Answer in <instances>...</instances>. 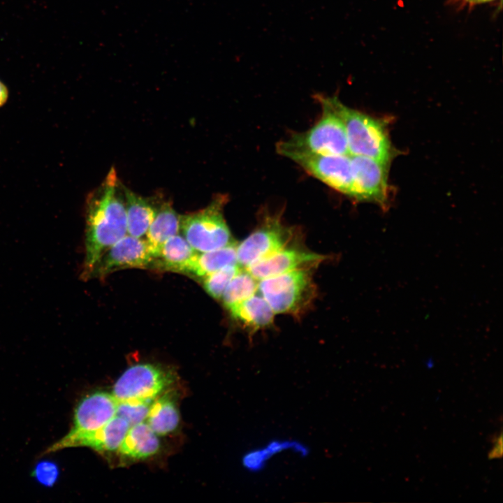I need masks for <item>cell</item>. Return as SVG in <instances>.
<instances>
[{
	"instance_id": "obj_1",
	"label": "cell",
	"mask_w": 503,
	"mask_h": 503,
	"mask_svg": "<svg viewBox=\"0 0 503 503\" xmlns=\"http://www.w3.org/2000/svg\"><path fill=\"white\" fill-rule=\"evenodd\" d=\"M126 215L123 185L112 168L88 201L85 277H89L102 255L126 235Z\"/></svg>"
},
{
	"instance_id": "obj_2",
	"label": "cell",
	"mask_w": 503,
	"mask_h": 503,
	"mask_svg": "<svg viewBox=\"0 0 503 503\" xmlns=\"http://www.w3.org/2000/svg\"><path fill=\"white\" fill-rule=\"evenodd\" d=\"M320 105L329 108L342 121L350 155L371 157L388 163L393 150L385 123L343 104L335 96H316Z\"/></svg>"
},
{
	"instance_id": "obj_3",
	"label": "cell",
	"mask_w": 503,
	"mask_h": 503,
	"mask_svg": "<svg viewBox=\"0 0 503 503\" xmlns=\"http://www.w3.org/2000/svg\"><path fill=\"white\" fill-rule=\"evenodd\" d=\"M320 119L308 130L292 134L277 145V152L291 159L299 154H349L347 136L340 119L327 106L321 105Z\"/></svg>"
},
{
	"instance_id": "obj_4",
	"label": "cell",
	"mask_w": 503,
	"mask_h": 503,
	"mask_svg": "<svg viewBox=\"0 0 503 503\" xmlns=\"http://www.w3.org/2000/svg\"><path fill=\"white\" fill-rule=\"evenodd\" d=\"M227 201V196L219 194L205 208L181 216L180 229L195 251H212L233 242L224 217Z\"/></svg>"
},
{
	"instance_id": "obj_5",
	"label": "cell",
	"mask_w": 503,
	"mask_h": 503,
	"mask_svg": "<svg viewBox=\"0 0 503 503\" xmlns=\"http://www.w3.org/2000/svg\"><path fill=\"white\" fill-rule=\"evenodd\" d=\"M258 291L275 314H296L311 301L314 289L311 274L302 268L258 281Z\"/></svg>"
},
{
	"instance_id": "obj_6",
	"label": "cell",
	"mask_w": 503,
	"mask_h": 503,
	"mask_svg": "<svg viewBox=\"0 0 503 503\" xmlns=\"http://www.w3.org/2000/svg\"><path fill=\"white\" fill-rule=\"evenodd\" d=\"M170 373L152 363L127 368L115 383L112 394L119 401L153 402L172 384Z\"/></svg>"
},
{
	"instance_id": "obj_7",
	"label": "cell",
	"mask_w": 503,
	"mask_h": 503,
	"mask_svg": "<svg viewBox=\"0 0 503 503\" xmlns=\"http://www.w3.org/2000/svg\"><path fill=\"white\" fill-rule=\"evenodd\" d=\"M292 236L277 215H265L257 228L236 245L238 264L247 268L254 263L289 245Z\"/></svg>"
},
{
	"instance_id": "obj_8",
	"label": "cell",
	"mask_w": 503,
	"mask_h": 503,
	"mask_svg": "<svg viewBox=\"0 0 503 503\" xmlns=\"http://www.w3.org/2000/svg\"><path fill=\"white\" fill-rule=\"evenodd\" d=\"M117 400L112 393L96 391L87 395L75 408L69 432L48 447L45 453L58 451L67 442L101 428L117 415Z\"/></svg>"
},
{
	"instance_id": "obj_9",
	"label": "cell",
	"mask_w": 503,
	"mask_h": 503,
	"mask_svg": "<svg viewBox=\"0 0 503 503\" xmlns=\"http://www.w3.org/2000/svg\"><path fill=\"white\" fill-rule=\"evenodd\" d=\"M353 198L388 207V163L358 155H350Z\"/></svg>"
},
{
	"instance_id": "obj_10",
	"label": "cell",
	"mask_w": 503,
	"mask_h": 503,
	"mask_svg": "<svg viewBox=\"0 0 503 503\" xmlns=\"http://www.w3.org/2000/svg\"><path fill=\"white\" fill-rule=\"evenodd\" d=\"M154 256L147 241L126 235L112 245L100 258L90 277L105 278L125 268H152Z\"/></svg>"
},
{
	"instance_id": "obj_11",
	"label": "cell",
	"mask_w": 503,
	"mask_h": 503,
	"mask_svg": "<svg viewBox=\"0 0 503 503\" xmlns=\"http://www.w3.org/2000/svg\"><path fill=\"white\" fill-rule=\"evenodd\" d=\"M291 159L326 185L353 198L350 154H299Z\"/></svg>"
},
{
	"instance_id": "obj_12",
	"label": "cell",
	"mask_w": 503,
	"mask_h": 503,
	"mask_svg": "<svg viewBox=\"0 0 503 503\" xmlns=\"http://www.w3.org/2000/svg\"><path fill=\"white\" fill-rule=\"evenodd\" d=\"M323 258V256L288 245L245 269L260 281L295 270L308 268Z\"/></svg>"
},
{
	"instance_id": "obj_13",
	"label": "cell",
	"mask_w": 503,
	"mask_h": 503,
	"mask_svg": "<svg viewBox=\"0 0 503 503\" xmlns=\"http://www.w3.org/2000/svg\"><path fill=\"white\" fill-rule=\"evenodd\" d=\"M130 426L127 421L116 415L101 428L64 444L59 451L71 447H88L101 453L117 452Z\"/></svg>"
},
{
	"instance_id": "obj_14",
	"label": "cell",
	"mask_w": 503,
	"mask_h": 503,
	"mask_svg": "<svg viewBox=\"0 0 503 503\" xmlns=\"http://www.w3.org/2000/svg\"><path fill=\"white\" fill-rule=\"evenodd\" d=\"M196 252L184 237L176 234L163 244L152 269L184 274Z\"/></svg>"
},
{
	"instance_id": "obj_15",
	"label": "cell",
	"mask_w": 503,
	"mask_h": 503,
	"mask_svg": "<svg viewBox=\"0 0 503 503\" xmlns=\"http://www.w3.org/2000/svg\"><path fill=\"white\" fill-rule=\"evenodd\" d=\"M159 446L158 435L143 421L130 426L117 452L124 458L141 460L156 453Z\"/></svg>"
},
{
	"instance_id": "obj_16",
	"label": "cell",
	"mask_w": 503,
	"mask_h": 503,
	"mask_svg": "<svg viewBox=\"0 0 503 503\" xmlns=\"http://www.w3.org/2000/svg\"><path fill=\"white\" fill-rule=\"evenodd\" d=\"M231 316L250 331L270 326L275 314L265 298L254 294L228 309Z\"/></svg>"
},
{
	"instance_id": "obj_17",
	"label": "cell",
	"mask_w": 503,
	"mask_h": 503,
	"mask_svg": "<svg viewBox=\"0 0 503 503\" xmlns=\"http://www.w3.org/2000/svg\"><path fill=\"white\" fill-rule=\"evenodd\" d=\"M180 216L168 202H164L159 207L152 222L145 234L152 256L156 257L163 244L170 237L178 234L180 230Z\"/></svg>"
},
{
	"instance_id": "obj_18",
	"label": "cell",
	"mask_w": 503,
	"mask_h": 503,
	"mask_svg": "<svg viewBox=\"0 0 503 503\" xmlns=\"http://www.w3.org/2000/svg\"><path fill=\"white\" fill-rule=\"evenodd\" d=\"M126 215L127 233L143 238L147 233L156 213L151 201L123 187Z\"/></svg>"
},
{
	"instance_id": "obj_19",
	"label": "cell",
	"mask_w": 503,
	"mask_h": 503,
	"mask_svg": "<svg viewBox=\"0 0 503 503\" xmlns=\"http://www.w3.org/2000/svg\"><path fill=\"white\" fill-rule=\"evenodd\" d=\"M236 244L233 242L222 248L204 252H196L184 275L202 279L209 274L228 265H236Z\"/></svg>"
},
{
	"instance_id": "obj_20",
	"label": "cell",
	"mask_w": 503,
	"mask_h": 503,
	"mask_svg": "<svg viewBox=\"0 0 503 503\" xmlns=\"http://www.w3.org/2000/svg\"><path fill=\"white\" fill-rule=\"evenodd\" d=\"M145 422L157 435L174 431L180 422V414L175 402L168 396L156 398L151 404Z\"/></svg>"
},
{
	"instance_id": "obj_21",
	"label": "cell",
	"mask_w": 503,
	"mask_h": 503,
	"mask_svg": "<svg viewBox=\"0 0 503 503\" xmlns=\"http://www.w3.org/2000/svg\"><path fill=\"white\" fill-rule=\"evenodd\" d=\"M258 281L249 272L240 268L226 286L221 300L228 310L258 291Z\"/></svg>"
},
{
	"instance_id": "obj_22",
	"label": "cell",
	"mask_w": 503,
	"mask_h": 503,
	"mask_svg": "<svg viewBox=\"0 0 503 503\" xmlns=\"http://www.w3.org/2000/svg\"><path fill=\"white\" fill-rule=\"evenodd\" d=\"M240 268L238 264L231 265L209 274L201 279L203 289L213 298L221 300L226 286Z\"/></svg>"
},
{
	"instance_id": "obj_23",
	"label": "cell",
	"mask_w": 503,
	"mask_h": 503,
	"mask_svg": "<svg viewBox=\"0 0 503 503\" xmlns=\"http://www.w3.org/2000/svg\"><path fill=\"white\" fill-rule=\"evenodd\" d=\"M152 402L117 401V415L127 421L130 425L145 421Z\"/></svg>"
},
{
	"instance_id": "obj_24",
	"label": "cell",
	"mask_w": 503,
	"mask_h": 503,
	"mask_svg": "<svg viewBox=\"0 0 503 503\" xmlns=\"http://www.w3.org/2000/svg\"><path fill=\"white\" fill-rule=\"evenodd\" d=\"M56 467L50 463H43L36 469V476L45 484H52L57 477Z\"/></svg>"
},
{
	"instance_id": "obj_25",
	"label": "cell",
	"mask_w": 503,
	"mask_h": 503,
	"mask_svg": "<svg viewBox=\"0 0 503 503\" xmlns=\"http://www.w3.org/2000/svg\"><path fill=\"white\" fill-rule=\"evenodd\" d=\"M492 442H493V449L490 450V451L488 453V458L490 459H494V458H500L502 455V435L500 433V435L495 437V439H493Z\"/></svg>"
},
{
	"instance_id": "obj_26",
	"label": "cell",
	"mask_w": 503,
	"mask_h": 503,
	"mask_svg": "<svg viewBox=\"0 0 503 503\" xmlns=\"http://www.w3.org/2000/svg\"><path fill=\"white\" fill-rule=\"evenodd\" d=\"M495 0H450V1L460 8H472L475 6L483 4L488 2L493 1Z\"/></svg>"
},
{
	"instance_id": "obj_27",
	"label": "cell",
	"mask_w": 503,
	"mask_h": 503,
	"mask_svg": "<svg viewBox=\"0 0 503 503\" xmlns=\"http://www.w3.org/2000/svg\"><path fill=\"white\" fill-rule=\"evenodd\" d=\"M9 92L7 86L0 80V108L8 101Z\"/></svg>"
}]
</instances>
